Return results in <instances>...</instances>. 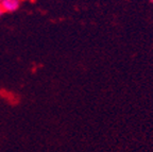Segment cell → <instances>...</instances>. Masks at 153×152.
I'll return each instance as SVG.
<instances>
[{
  "mask_svg": "<svg viewBox=\"0 0 153 152\" xmlns=\"http://www.w3.org/2000/svg\"><path fill=\"white\" fill-rule=\"evenodd\" d=\"M20 7V0H2L0 3V7L3 13H12L15 12Z\"/></svg>",
  "mask_w": 153,
  "mask_h": 152,
  "instance_id": "1",
  "label": "cell"
},
{
  "mask_svg": "<svg viewBox=\"0 0 153 152\" xmlns=\"http://www.w3.org/2000/svg\"><path fill=\"white\" fill-rule=\"evenodd\" d=\"M3 14V11H2V10H1V7H0V16H1V15H2Z\"/></svg>",
  "mask_w": 153,
  "mask_h": 152,
  "instance_id": "2",
  "label": "cell"
},
{
  "mask_svg": "<svg viewBox=\"0 0 153 152\" xmlns=\"http://www.w3.org/2000/svg\"><path fill=\"white\" fill-rule=\"evenodd\" d=\"M1 1H2V0H0V3H1Z\"/></svg>",
  "mask_w": 153,
  "mask_h": 152,
  "instance_id": "3",
  "label": "cell"
}]
</instances>
